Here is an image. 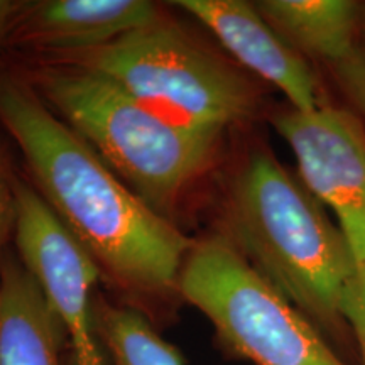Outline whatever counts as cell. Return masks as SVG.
<instances>
[{
  "label": "cell",
  "instance_id": "1",
  "mask_svg": "<svg viewBox=\"0 0 365 365\" xmlns=\"http://www.w3.org/2000/svg\"><path fill=\"white\" fill-rule=\"evenodd\" d=\"M0 122L24 154L38 193L127 307L153 325L170 318L195 240L143 202L11 71H0Z\"/></svg>",
  "mask_w": 365,
  "mask_h": 365
},
{
  "label": "cell",
  "instance_id": "2",
  "mask_svg": "<svg viewBox=\"0 0 365 365\" xmlns=\"http://www.w3.org/2000/svg\"><path fill=\"white\" fill-rule=\"evenodd\" d=\"M222 235L318 331L344 339L341 304L359 264L322 202L269 150H252L232 176Z\"/></svg>",
  "mask_w": 365,
  "mask_h": 365
},
{
  "label": "cell",
  "instance_id": "3",
  "mask_svg": "<svg viewBox=\"0 0 365 365\" xmlns=\"http://www.w3.org/2000/svg\"><path fill=\"white\" fill-rule=\"evenodd\" d=\"M21 76L54 115L168 220L173 222L186 195L217 161L222 137L171 124L100 73L39 61Z\"/></svg>",
  "mask_w": 365,
  "mask_h": 365
},
{
  "label": "cell",
  "instance_id": "4",
  "mask_svg": "<svg viewBox=\"0 0 365 365\" xmlns=\"http://www.w3.org/2000/svg\"><path fill=\"white\" fill-rule=\"evenodd\" d=\"M70 63L107 76L171 124L223 137L228 127L261 112V85L166 17L112 43L71 56Z\"/></svg>",
  "mask_w": 365,
  "mask_h": 365
},
{
  "label": "cell",
  "instance_id": "5",
  "mask_svg": "<svg viewBox=\"0 0 365 365\" xmlns=\"http://www.w3.org/2000/svg\"><path fill=\"white\" fill-rule=\"evenodd\" d=\"M180 294L210 319L228 350L255 365H345L222 234L193 242Z\"/></svg>",
  "mask_w": 365,
  "mask_h": 365
},
{
  "label": "cell",
  "instance_id": "6",
  "mask_svg": "<svg viewBox=\"0 0 365 365\" xmlns=\"http://www.w3.org/2000/svg\"><path fill=\"white\" fill-rule=\"evenodd\" d=\"M14 239L21 262L56 314L76 365H102L91 307L102 276L98 264L73 237L33 186L17 180Z\"/></svg>",
  "mask_w": 365,
  "mask_h": 365
},
{
  "label": "cell",
  "instance_id": "7",
  "mask_svg": "<svg viewBox=\"0 0 365 365\" xmlns=\"http://www.w3.org/2000/svg\"><path fill=\"white\" fill-rule=\"evenodd\" d=\"M271 122L298 159L307 188L339 218L355 261L365 262V130L354 112L319 105L303 112L284 105Z\"/></svg>",
  "mask_w": 365,
  "mask_h": 365
},
{
  "label": "cell",
  "instance_id": "8",
  "mask_svg": "<svg viewBox=\"0 0 365 365\" xmlns=\"http://www.w3.org/2000/svg\"><path fill=\"white\" fill-rule=\"evenodd\" d=\"M173 6L200 21L237 65L281 90L287 105L309 112L319 107L317 76L296 49L244 0H178Z\"/></svg>",
  "mask_w": 365,
  "mask_h": 365
},
{
  "label": "cell",
  "instance_id": "9",
  "mask_svg": "<svg viewBox=\"0 0 365 365\" xmlns=\"http://www.w3.org/2000/svg\"><path fill=\"white\" fill-rule=\"evenodd\" d=\"M163 17L145 0H22L11 48L58 59L97 49Z\"/></svg>",
  "mask_w": 365,
  "mask_h": 365
},
{
  "label": "cell",
  "instance_id": "10",
  "mask_svg": "<svg viewBox=\"0 0 365 365\" xmlns=\"http://www.w3.org/2000/svg\"><path fill=\"white\" fill-rule=\"evenodd\" d=\"M66 333L29 271L6 255L0 271V365H61Z\"/></svg>",
  "mask_w": 365,
  "mask_h": 365
},
{
  "label": "cell",
  "instance_id": "11",
  "mask_svg": "<svg viewBox=\"0 0 365 365\" xmlns=\"http://www.w3.org/2000/svg\"><path fill=\"white\" fill-rule=\"evenodd\" d=\"M255 7L301 56L327 66L349 56L365 27V6L352 0H262Z\"/></svg>",
  "mask_w": 365,
  "mask_h": 365
},
{
  "label": "cell",
  "instance_id": "12",
  "mask_svg": "<svg viewBox=\"0 0 365 365\" xmlns=\"http://www.w3.org/2000/svg\"><path fill=\"white\" fill-rule=\"evenodd\" d=\"M97 340L112 365H185L181 354L163 339L148 317L97 296L91 307Z\"/></svg>",
  "mask_w": 365,
  "mask_h": 365
},
{
  "label": "cell",
  "instance_id": "13",
  "mask_svg": "<svg viewBox=\"0 0 365 365\" xmlns=\"http://www.w3.org/2000/svg\"><path fill=\"white\" fill-rule=\"evenodd\" d=\"M328 70L354 110L365 118V27L349 56Z\"/></svg>",
  "mask_w": 365,
  "mask_h": 365
},
{
  "label": "cell",
  "instance_id": "14",
  "mask_svg": "<svg viewBox=\"0 0 365 365\" xmlns=\"http://www.w3.org/2000/svg\"><path fill=\"white\" fill-rule=\"evenodd\" d=\"M341 309L346 327L354 333L359 345L362 365H365V262L357 267V272L346 286Z\"/></svg>",
  "mask_w": 365,
  "mask_h": 365
},
{
  "label": "cell",
  "instance_id": "15",
  "mask_svg": "<svg viewBox=\"0 0 365 365\" xmlns=\"http://www.w3.org/2000/svg\"><path fill=\"white\" fill-rule=\"evenodd\" d=\"M17 178L12 175L9 168L6 154L0 148V271L6 257V244L9 237L16 230L17 218V193H16Z\"/></svg>",
  "mask_w": 365,
  "mask_h": 365
},
{
  "label": "cell",
  "instance_id": "16",
  "mask_svg": "<svg viewBox=\"0 0 365 365\" xmlns=\"http://www.w3.org/2000/svg\"><path fill=\"white\" fill-rule=\"evenodd\" d=\"M22 0H0V53L11 48L14 21L19 12Z\"/></svg>",
  "mask_w": 365,
  "mask_h": 365
}]
</instances>
